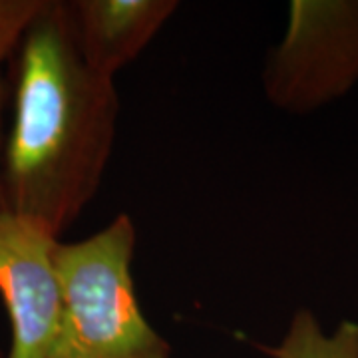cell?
I'll list each match as a JSON object with an SVG mask.
<instances>
[{"instance_id": "52a82bcc", "label": "cell", "mask_w": 358, "mask_h": 358, "mask_svg": "<svg viewBox=\"0 0 358 358\" xmlns=\"http://www.w3.org/2000/svg\"><path fill=\"white\" fill-rule=\"evenodd\" d=\"M44 0H0V64L13 58Z\"/></svg>"}, {"instance_id": "8992f818", "label": "cell", "mask_w": 358, "mask_h": 358, "mask_svg": "<svg viewBox=\"0 0 358 358\" xmlns=\"http://www.w3.org/2000/svg\"><path fill=\"white\" fill-rule=\"evenodd\" d=\"M257 348L271 358H358V322L343 320L327 334L310 310L299 308L279 345Z\"/></svg>"}, {"instance_id": "6da1fadb", "label": "cell", "mask_w": 358, "mask_h": 358, "mask_svg": "<svg viewBox=\"0 0 358 358\" xmlns=\"http://www.w3.org/2000/svg\"><path fill=\"white\" fill-rule=\"evenodd\" d=\"M114 80L78 50L68 2L44 0L13 56L6 207L58 237L100 187L117 124Z\"/></svg>"}, {"instance_id": "5b68a950", "label": "cell", "mask_w": 358, "mask_h": 358, "mask_svg": "<svg viewBox=\"0 0 358 358\" xmlns=\"http://www.w3.org/2000/svg\"><path fill=\"white\" fill-rule=\"evenodd\" d=\"M68 4L84 62L112 80L145 50L179 6L173 0H76Z\"/></svg>"}, {"instance_id": "9c48e42d", "label": "cell", "mask_w": 358, "mask_h": 358, "mask_svg": "<svg viewBox=\"0 0 358 358\" xmlns=\"http://www.w3.org/2000/svg\"><path fill=\"white\" fill-rule=\"evenodd\" d=\"M0 358H4V357H2V352H0Z\"/></svg>"}, {"instance_id": "277c9868", "label": "cell", "mask_w": 358, "mask_h": 358, "mask_svg": "<svg viewBox=\"0 0 358 358\" xmlns=\"http://www.w3.org/2000/svg\"><path fill=\"white\" fill-rule=\"evenodd\" d=\"M58 237L38 223L0 209V299L10 322L4 358H58L62 285L56 268Z\"/></svg>"}, {"instance_id": "3957f363", "label": "cell", "mask_w": 358, "mask_h": 358, "mask_svg": "<svg viewBox=\"0 0 358 358\" xmlns=\"http://www.w3.org/2000/svg\"><path fill=\"white\" fill-rule=\"evenodd\" d=\"M358 82V2L294 0L281 44L265 68L273 106L305 114Z\"/></svg>"}, {"instance_id": "7a4b0ae2", "label": "cell", "mask_w": 358, "mask_h": 358, "mask_svg": "<svg viewBox=\"0 0 358 358\" xmlns=\"http://www.w3.org/2000/svg\"><path fill=\"white\" fill-rule=\"evenodd\" d=\"M134 249L136 227L126 213L88 239L58 243V358H169L171 346L148 322L136 299Z\"/></svg>"}, {"instance_id": "ba28073f", "label": "cell", "mask_w": 358, "mask_h": 358, "mask_svg": "<svg viewBox=\"0 0 358 358\" xmlns=\"http://www.w3.org/2000/svg\"><path fill=\"white\" fill-rule=\"evenodd\" d=\"M8 100V86L0 74V209L6 207V193H4V178H2V154H4V134H2V115H4V103Z\"/></svg>"}]
</instances>
